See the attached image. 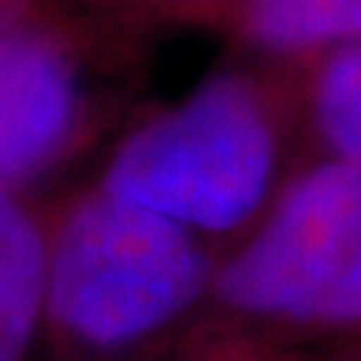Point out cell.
Instances as JSON below:
<instances>
[{
	"mask_svg": "<svg viewBox=\"0 0 361 361\" xmlns=\"http://www.w3.org/2000/svg\"><path fill=\"white\" fill-rule=\"evenodd\" d=\"M24 7V0H0V11H7L11 17H17V11Z\"/></svg>",
	"mask_w": 361,
	"mask_h": 361,
	"instance_id": "cell-8",
	"label": "cell"
},
{
	"mask_svg": "<svg viewBox=\"0 0 361 361\" xmlns=\"http://www.w3.org/2000/svg\"><path fill=\"white\" fill-rule=\"evenodd\" d=\"M245 30L264 47L361 44V0H247Z\"/></svg>",
	"mask_w": 361,
	"mask_h": 361,
	"instance_id": "cell-6",
	"label": "cell"
},
{
	"mask_svg": "<svg viewBox=\"0 0 361 361\" xmlns=\"http://www.w3.org/2000/svg\"><path fill=\"white\" fill-rule=\"evenodd\" d=\"M207 284L214 274L191 228L101 188L54 241L47 308L71 338L121 348L174 322Z\"/></svg>",
	"mask_w": 361,
	"mask_h": 361,
	"instance_id": "cell-1",
	"label": "cell"
},
{
	"mask_svg": "<svg viewBox=\"0 0 361 361\" xmlns=\"http://www.w3.org/2000/svg\"><path fill=\"white\" fill-rule=\"evenodd\" d=\"M74 74L34 34H0V188L44 168L74 124Z\"/></svg>",
	"mask_w": 361,
	"mask_h": 361,
	"instance_id": "cell-4",
	"label": "cell"
},
{
	"mask_svg": "<svg viewBox=\"0 0 361 361\" xmlns=\"http://www.w3.org/2000/svg\"><path fill=\"white\" fill-rule=\"evenodd\" d=\"M211 288L241 314L361 328V171L345 161L305 171Z\"/></svg>",
	"mask_w": 361,
	"mask_h": 361,
	"instance_id": "cell-3",
	"label": "cell"
},
{
	"mask_svg": "<svg viewBox=\"0 0 361 361\" xmlns=\"http://www.w3.org/2000/svg\"><path fill=\"white\" fill-rule=\"evenodd\" d=\"M271 174L274 130L258 90L218 78L134 130L104 171V191L194 231H231L258 211Z\"/></svg>",
	"mask_w": 361,
	"mask_h": 361,
	"instance_id": "cell-2",
	"label": "cell"
},
{
	"mask_svg": "<svg viewBox=\"0 0 361 361\" xmlns=\"http://www.w3.org/2000/svg\"><path fill=\"white\" fill-rule=\"evenodd\" d=\"M51 255L37 224L0 188V361H24L47 305Z\"/></svg>",
	"mask_w": 361,
	"mask_h": 361,
	"instance_id": "cell-5",
	"label": "cell"
},
{
	"mask_svg": "<svg viewBox=\"0 0 361 361\" xmlns=\"http://www.w3.org/2000/svg\"><path fill=\"white\" fill-rule=\"evenodd\" d=\"M314 114L338 161L361 171V44L328 57L314 87Z\"/></svg>",
	"mask_w": 361,
	"mask_h": 361,
	"instance_id": "cell-7",
	"label": "cell"
}]
</instances>
